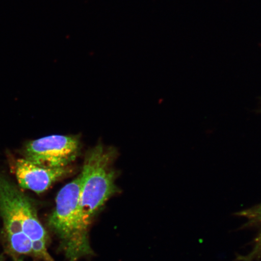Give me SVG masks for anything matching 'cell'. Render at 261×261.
<instances>
[{
	"mask_svg": "<svg viewBox=\"0 0 261 261\" xmlns=\"http://www.w3.org/2000/svg\"><path fill=\"white\" fill-rule=\"evenodd\" d=\"M0 240L12 261L26 257L55 261L47 249L48 237L34 201L5 176L0 175Z\"/></svg>",
	"mask_w": 261,
	"mask_h": 261,
	"instance_id": "obj_1",
	"label": "cell"
},
{
	"mask_svg": "<svg viewBox=\"0 0 261 261\" xmlns=\"http://www.w3.org/2000/svg\"><path fill=\"white\" fill-rule=\"evenodd\" d=\"M113 156L112 149L98 145L85 159L79 201L80 226L85 232L89 231L97 212L117 192L116 172L112 168Z\"/></svg>",
	"mask_w": 261,
	"mask_h": 261,
	"instance_id": "obj_2",
	"label": "cell"
},
{
	"mask_svg": "<svg viewBox=\"0 0 261 261\" xmlns=\"http://www.w3.org/2000/svg\"><path fill=\"white\" fill-rule=\"evenodd\" d=\"M80 175L61 189L56 206L49 215L47 226L60 241V247L68 261H78L91 255L90 245L82 239L80 233L79 201Z\"/></svg>",
	"mask_w": 261,
	"mask_h": 261,
	"instance_id": "obj_3",
	"label": "cell"
},
{
	"mask_svg": "<svg viewBox=\"0 0 261 261\" xmlns=\"http://www.w3.org/2000/svg\"><path fill=\"white\" fill-rule=\"evenodd\" d=\"M80 149L76 137L51 135L28 143L25 159L44 167L66 168L76 159Z\"/></svg>",
	"mask_w": 261,
	"mask_h": 261,
	"instance_id": "obj_4",
	"label": "cell"
},
{
	"mask_svg": "<svg viewBox=\"0 0 261 261\" xmlns=\"http://www.w3.org/2000/svg\"><path fill=\"white\" fill-rule=\"evenodd\" d=\"M70 173L66 168L44 167L26 159H19L15 165V174L19 187L35 192L42 193L54 182L64 178Z\"/></svg>",
	"mask_w": 261,
	"mask_h": 261,
	"instance_id": "obj_5",
	"label": "cell"
},
{
	"mask_svg": "<svg viewBox=\"0 0 261 261\" xmlns=\"http://www.w3.org/2000/svg\"><path fill=\"white\" fill-rule=\"evenodd\" d=\"M238 216L242 217L247 220L244 228H256L258 230L257 236L254 238L252 249L245 255L238 256L239 261H259L261 260V203L247 208L236 214Z\"/></svg>",
	"mask_w": 261,
	"mask_h": 261,
	"instance_id": "obj_6",
	"label": "cell"
},
{
	"mask_svg": "<svg viewBox=\"0 0 261 261\" xmlns=\"http://www.w3.org/2000/svg\"><path fill=\"white\" fill-rule=\"evenodd\" d=\"M0 261H6L5 257L0 254Z\"/></svg>",
	"mask_w": 261,
	"mask_h": 261,
	"instance_id": "obj_7",
	"label": "cell"
}]
</instances>
